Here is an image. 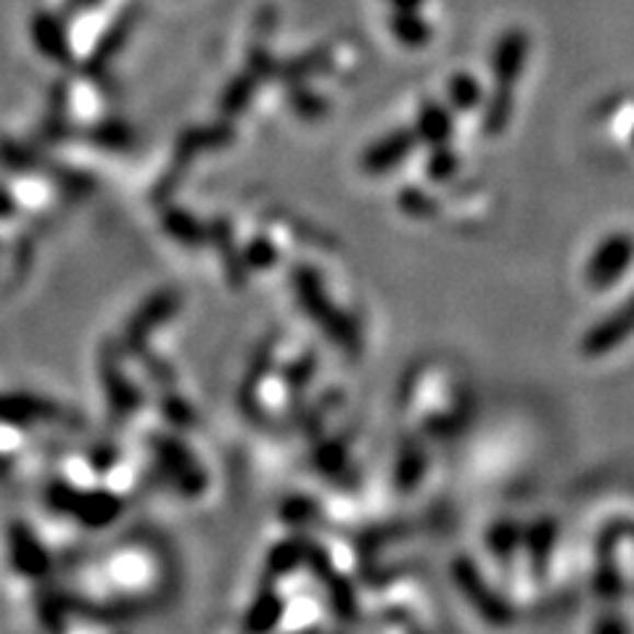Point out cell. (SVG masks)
Wrapping results in <instances>:
<instances>
[{"label": "cell", "mask_w": 634, "mask_h": 634, "mask_svg": "<svg viewBox=\"0 0 634 634\" xmlns=\"http://www.w3.org/2000/svg\"><path fill=\"white\" fill-rule=\"evenodd\" d=\"M634 262V239L630 233H611L598 243L592 257L587 260L585 280L595 291L616 286Z\"/></svg>", "instance_id": "1"}, {"label": "cell", "mask_w": 634, "mask_h": 634, "mask_svg": "<svg viewBox=\"0 0 634 634\" xmlns=\"http://www.w3.org/2000/svg\"><path fill=\"white\" fill-rule=\"evenodd\" d=\"M452 574H454V581H458V587L463 589L465 598H469L471 606L479 611V616L486 619L495 626H505L514 621V608L505 603L495 589L486 585L482 572H479L476 563H473L471 558L454 561Z\"/></svg>", "instance_id": "2"}, {"label": "cell", "mask_w": 634, "mask_h": 634, "mask_svg": "<svg viewBox=\"0 0 634 634\" xmlns=\"http://www.w3.org/2000/svg\"><path fill=\"white\" fill-rule=\"evenodd\" d=\"M632 336H634V293L624 304L616 307L613 312H608L600 323H595L592 328L585 333V338H581V355L598 360V357H606L611 355V351H616L619 347H624Z\"/></svg>", "instance_id": "3"}, {"label": "cell", "mask_w": 634, "mask_h": 634, "mask_svg": "<svg viewBox=\"0 0 634 634\" xmlns=\"http://www.w3.org/2000/svg\"><path fill=\"white\" fill-rule=\"evenodd\" d=\"M523 59H527V37L514 32V35L505 37L497 48V56H495L497 88H508V91H514L516 80L523 72Z\"/></svg>", "instance_id": "4"}, {"label": "cell", "mask_w": 634, "mask_h": 634, "mask_svg": "<svg viewBox=\"0 0 634 634\" xmlns=\"http://www.w3.org/2000/svg\"><path fill=\"white\" fill-rule=\"evenodd\" d=\"M413 146H415L413 136H407V132H396V136L387 138L383 143H378L376 149H370L368 153H365V166H368L370 172L394 170L396 164L405 162V159L410 157Z\"/></svg>", "instance_id": "5"}, {"label": "cell", "mask_w": 634, "mask_h": 634, "mask_svg": "<svg viewBox=\"0 0 634 634\" xmlns=\"http://www.w3.org/2000/svg\"><path fill=\"white\" fill-rule=\"evenodd\" d=\"M555 537H558V527L550 518H540V521H534L523 531V544H527V553L531 563H534L537 574H544V566H547L550 555H553Z\"/></svg>", "instance_id": "6"}, {"label": "cell", "mask_w": 634, "mask_h": 634, "mask_svg": "<svg viewBox=\"0 0 634 634\" xmlns=\"http://www.w3.org/2000/svg\"><path fill=\"white\" fill-rule=\"evenodd\" d=\"M510 119H514V93L508 88H497V93L492 95L489 106L484 114V132L489 138L503 136L508 130Z\"/></svg>", "instance_id": "7"}, {"label": "cell", "mask_w": 634, "mask_h": 634, "mask_svg": "<svg viewBox=\"0 0 634 634\" xmlns=\"http://www.w3.org/2000/svg\"><path fill=\"white\" fill-rule=\"evenodd\" d=\"M452 136V119L445 108L439 106H428L426 112L420 114V138L431 146L447 143Z\"/></svg>", "instance_id": "8"}, {"label": "cell", "mask_w": 634, "mask_h": 634, "mask_svg": "<svg viewBox=\"0 0 634 634\" xmlns=\"http://www.w3.org/2000/svg\"><path fill=\"white\" fill-rule=\"evenodd\" d=\"M521 544H523V531L518 529V523L514 521L497 523V527L489 531V547L499 561L514 558V553L521 547Z\"/></svg>", "instance_id": "9"}, {"label": "cell", "mask_w": 634, "mask_h": 634, "mask_svg": "<svg viewBox=\"0 0 634 634\" xmlns=\"http://www.w3.org/2000/svg\"><path fill=\"white\" fill-rule=\"evenodd\" d=\"M458 172V157L450 149H439L431 153V159H428V175L434 177V181L445 183L450 181V177Z\"/></svg>", "instance_id": "10"}, {"label": "cell", "mask_w": 634, "mask_h": 634, "mask_svg": "<svg viewBox=\"0 0 634 634\" xmlns=\"http://www.w3.org/2000/svg\"><path fill=\"white\" fill-rule=\"evenodd\" d=\"M482 99V91H479V82L473 77H458L452 85V101L458 108H473Z\"/></svg>", "instance_id": "11"}, {"label": "cell", "mask_w": 634, "mask_h": 634, "mask_svg": "<svg viewBox=\"0 0 634 634\" xmlns=\"http://www.w3.org/2000/svg\"><path fill=\"white\" fill-rule=\"evenodd\" d=\"M402 204H405L410 215H418V217H431L434 211H437V201L415 188H407V194L402 196Z\"/></svg>", "instance_id": "12"}, {"label": "cell", "mask_w": 634, "mask_h": 634, "mask_svg": "<svg viewBox=\"0 0 634 634\" xmlns=\"http://www.w3.org/2000/svg\"><path fill=\"white\" fill-rule=\"evenodd\" d=\"M426 471V458L420 452L407 454L405 460L400 463V482L405 484V489H413V484L418 482L420 473Z\"/></svg>", "instance_id": "13"}, {"label": "cell", "mask_w": 634, "mask_h": 634, "mask_svg": "<svg viewBox=\"0 0 634 634\" xmlns=\"http://www.w3.org/2000/svg\"><path fill=\"white\" fill-rule=\"evenodd\" d=\"M630 138H632V146H634V127H632V136Z\"/></svg>", "instance_id": "14"}]
</instances>
